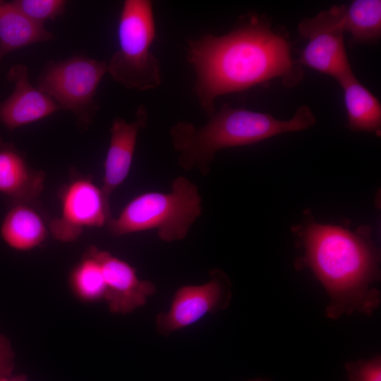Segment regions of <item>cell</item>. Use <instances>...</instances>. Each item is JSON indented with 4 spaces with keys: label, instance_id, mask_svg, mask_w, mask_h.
<instances>
[{
    "label": "cell",
    "instance_id": "cell-1",
    "mask_svg": "<svg viewBox=\"0 0 381 381\" xmlns=\"http://www.w3.org/2000/svg\"><path fill=\"white\" fill-rule=\"evenodd\" d=\"M187 60L195 73L194 93L208 116L215 111L219 96L275 78L294 85L302 77L286 39L254 15L224 35L189 40Z\"/></svg>",
    "mask_w": 381,
    "mask_h": 381
},
{
    "label": "cell",
    "instance_id": "cell-2",
    "mask_svg": "<svg viewBox=\"0 0 381 381\" xmlns=\"http://www.w3.org/2000/svg\"><path fill=\"white\" fill-rule=\"evenodd\" d=\"M304 255L297 263L308 267L329 298L326 315L337 319L353 313L370 315L380 304V253L371 229L351 231L339 226L310 223L302 236Z\"/></svg>",
    "mask_w": 381,
    "mask_h": 381
},
{
    "label": "cell",
    "instance_id": "cell-3",
    "mask_svg": "<svg viewBox=\"0 0 381 381\" xmlns=\"http://www.w3.org/2000/svg\"><path fill=\"white\" fill-rule=\"evenodd\" d=\"M316 122L307 105L300 107L286 121L267 113L223 104L209 116L207 123L196 128L192 123L179 121L169 131L179 165L186 171L197 169L209 174L216 153L225 148L255 144L274 135L307 129Z\"/></svg>",
    "mask_w": 381,
    "mask_h": 381
},
{
    "label": "cell",
    "instance_id": "cell-4",
    "mask_svg": "<svg viewBox=\"0 0 381 381\" xmlns=\"http://www.w3.org/2000/svg\"><path fill=\"white\" fill-rule=\"evenodd\" d=\"M171 192H147L132 199L116 218L107 224L110 234H128L156 230L165 242L183 240L202 213L198 186L185 176L176 178Z\"/></svg>",
    "mask_w": 381,
    "mask_h": 381
},
{
    "label": "cell",
    "instance_id": "cell-5",
    "mask_svg": "<svg viewBox=\"0 0 381 381\" xmlns=\"http://www.w3.org/2000/svg\"><path fill=\"white\" fill-rule=\"evenodd\" d=\"M155 38L152 1H124L118 25L119 47L107 64V73L127 89L157 88L162 83L160 64L151 52Z\"/></svg>",
    "mask_w": 381,
    "mask_h": 381
},
{
    "label": "cell",
    "instance_id": "cell-6",
    "mask_svg": "<svg viewBox=\"0 0 381 381\" xmlns=\"http://www.w3.org/2000/svg\"><path fill=\"white\" fill-rule=\"evenodd\" d=\"M107 73L106 61L82 56L49 61L39 75L36 87L52 97L61 110L73 112L78 126L86 128L99 109L95 97Z\"/></svg>",
    "mask_w": 381,
    "mask_h": 381
},
{
    "label": "cell",
    "instance_id": "cell-7",
    "mask_svg": "<svg viewBox=\"0 0 381 381\" xmlns=\"http://www.w3.org/2000/svg\"><path fill=\"white\" fill-rule=\"evenodd\" d=\"M210 279L200 285H186L176 291L170 308L156 317L157 332L164 337L186 328L207 314L226 309L231 298V283L221 269L209 272Z\"/></svg>",
    "mask_w": 381,
    "mask_h": 381
},
{
    "label": "cell",
    "instance_id": "cell-8",
    "mask_svg": "<svg viewBox=\"0 0 381 381\" xmlns=\"http://www.w3.org/2000/svg\"><path fill=\"white\" fill-rule=\"evenodd\" d=\"M61 214L49 224L54 238L61 242L75 241L86 228L107 226L112 217L109 200L87 177L72 179L61 190Z\"/></svg>",
    "mask_w": 381,
    "mask_h": 381
},
{
    "label": "cell",
    "instance_id": "cell-9",
    "mask_svg": "<svg viewBox=\"0 0 381 381\" xmlns=\"http://www.w3.org/2000/svg\"><path fill=\"white\" fill-rule=\"evenodd\" d=\"M299 34L308 39L296 64L304 65L337 80L352 71L346 52L344 31L328 10L298 25Z\"/></svg>",
    "mask_w": 381,
    "mask_h": 381
},
{
    "label": "cell",
    "instance_id": "cell-10",
    "mask_svg": "<svg viewBox=\"0 0 381 381\" xmlns=\"http://www.w3.org/2000/svg\"><path fill=\"white\" fill-rule=\"evenodd\" d=\"M89 249L100 264L105 282L104 299L111 313H130L144 306L156 292L154 284L140 279L128 262L95 246Z\"/></svg>",
    "mask_w": 381,
    "mask_h": 381
},
{
    "label": "cell",
    "instance_id": "cell-11",
    "mask_svg": "<svg viewBox=\"0 0 381 381\" xmlns=\"http://www.w3.org/2000/svg\"><path fill=\"white\" fill-rule=\"evenodd\" d=\"M14 89L0 102V123L8 130L28 125L61 110L56 102L30 82L28 69L24 64L12 66L7 73Z\"/></svg>",
    "mask_w": 381,
    "mask_h": 381
},
{
    "label": "cell",
    "instance_id": "cell-12",
    "mask_svg": "<svg viewBox=\"0 0 381 381\" xmlns=\"http://www.w3.org/2000/svg\"><path fill=\"white\" fill-rule=\"evenodd\" d=\"M148 122V111L143 104L139 105L135 119L128 122L115 118L110 128V141L104 163L102 190L109 200L111 193L126 179L133 159L137 137Z\"/></svg>",
    "mask_w": 381,
    "mask_h": 381
},
{
    "label": "cell",
    "instance_id": "cell-13",
    "mask_svg": "<svg viewBox=\"0 0 381 381\" xmlns=\"http://www.w3.org/2000/svg\"><path fill=\"white\" fill-rule=\"evenodd\" d=\"M45 174L31 168L24 155L0 137V193L15 202H29L44 189Z\"/></svg>",
    "mask_w": 381,
    "mask_h": 381
},
{
    "label": "cell",
    "instance_id": "cell-14",
    "mask_svg": "<svg viewBox=\"0 0 381 381\" xmlns=\"http://www.w3.org/2000/svg\"><path fill=\"white\" fill-rule=\"evenodd\" d=\"M43 217L28 202H15L0 228L4 241L16 250L27 251L41 245L48 234Z\"/></svg>",
    "mask_w": 381,
    "mask_h": 381
},
{
    "label": "cell",
    "instance_id": "cell-15",
    "mask_svg": "<svg viewBox=\"0 0 381 381\" xmlns=\"http://www.w3.org/2000/svg\"><path fill=\"white\" fill-rule=\"evenodd\" d=\"M337 82L344 93L349 128L380 135L381 105L377 98L360 83L353 71Z\"/></svg>",
    "mask_w": 381,
    "mask_h": 381
},
{
    "label": "cell",
    "instance_id": "cell-16",
    "mask_svg": "<svg viewBox=\"0 0 381 381\" xmlns=\"http://www.w3.org/2000/svg\"><path fill=\"white\" fill-rule=\"evenodd\" d=\"M54 38L44 25L29 19L11 2L0 1V64L13 51Z\"/></svg>",
    "mask_w": 381,
    "mask_h": 381
},
{
    "label": "cell",
    "instance_id": "cell-17",
    "mask_svg": "<svg viewBox=\"0 0 381 381\" xmlns=\"http://www.w3.org/2000/svg\"><path fill=\"white\" fill-rule=\"evenodd\" d=\"M333 8L339 26L354 42H374L380 37V0H354Z\"/></svg>",
    "mask_w": 381,
    "mask_h": 381
},
{
    "label": "cell",
    "instance_id": "cell-18",
    "mask_svg": "<svg viewBox=\"0 0 381 381\" xmlns=\"http://www.w3.org/2000/svg\"><path fill=\"white\" fill-rule=\"evenodd\" d=\"M69 282L76 297L83 301L104 298L105 282L102 268L90 249L72 270Z\"/></svg>",
    "mask_w": 381,
    "mask_h": 381
},
{
    "label": "cell",
    "instance_id": "cell-19",
    "mask_svg": "<svg viewBox=\"0 0 381 381\" xmlns=\"http://www.w3.org/2000/svg\"><path fill=\"white\" fill-rule=\"evenodd\" d=\"M11 3L29 19L41 25L63 14L66 4L64 0H16Z\"/></svg>",
    "mask_w": 381,
    "mask_h": 381
},
{
    "label": "cell",
    "instance_id": "cell-20",
    "mask_svg": "<svg viewBox=\"0 0 381 381\" xmlns=\"http://www.w3.org/2000/svg\"><path fill=\"white\" fill-rule=\"evenodd\" d=\"M345 370L349 381H381L380 355L347 362Z\"/></svg>",
    "mask_w": 381,
    "mask_h": 381
},
{
    "label": "cell",
    "instance_id": "cell-21",
    "mask_svg": "<svg viewBox=\"0 0 381 381\" xmlns=\"http://www.w3.org/2000/svg\"><path fill=\"white\" fill-rule=\"evenodd\" d=\"M14 356L9 339L0 333V379L12 375Z\"/></svg>",
    "mask_w": 381,
    "mask_h": 381
},
{
    "label": "cell",
    "instance_id": "cell-22",
    "mask_svg": "<svg viewBox=\"0 0 381 381\" xmlns=\"http://www.w3.org/2000/svg\"><path fill=\"white\" fill-rule=\"evenodd\" d=\"M0 381H27V377L24 375H11L8 377L0 379Z\"/></svg>",
    "mask_w": 381,
    "mask_h": 381
},
{
    "label": "cell",
    "instance_id": "cell-23",
    "mask_svg": "<svg viewBox=\"0 0 381 381\" xmlns=\"http://www.w3.org/2000/svg\"><path fill=\"white\" fill-rule=\"evenodd\" d=\"M247 381H272V380L270 378L257 377L254 379H250Z\"/></svg>",
    "mask_w": 381,
    "mask_h": 381
}]
</instances>
